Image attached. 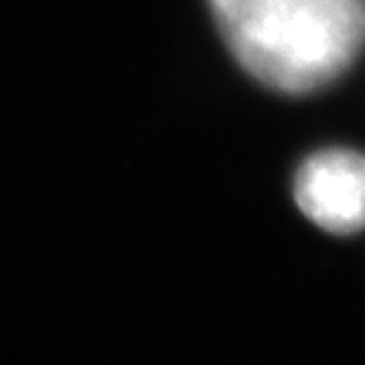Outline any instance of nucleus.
Here are the masks:
<instances>
[{"label":"nucleus","instance_id":"1","mask_svg":"<svg viewBox=\"0 0 365 365\" xmlns=\"http://www.w3.org/2000/svg\"><path fill=\"white\" fill-rule=\"evenodd\" d=\"M229 53L284 95L339 80L365 46V0H210Z\"/></svg>","mask_w":365,"mask_h":365},{"label":"nucleus","instance_id":"2","mask_svg":"<svg viewBox=\"0 0 365 365\" xmlns=\"http://www.w3.org/2000/svg\"><path fill=\"white\" fill-rule=\"evenodd\" d=\"M299 210L336 236L365 227V154L328 148L310 154L293 182Z\"/></svg>","mask_w":365,"mask_h":365}]
</instances>
